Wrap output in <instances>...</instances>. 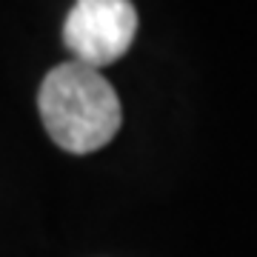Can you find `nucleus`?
<instances>
[{
	"label": "nucleus",
	"mask_w": 257,
	"mask_h": 257,
	"mask_svg": "<svg viewBox=\"0 0 257 257\" xmlns=\"http://www.w3.org/2000/svg\"><path fill=\"white\" fill-rule=\"evenodd\" d=\"M138 32V12L128 0H74L63 26V43L86 66L103 69L123 57Z\"/></svg>",
	"instance_id": "2"
},
{
	"label": "nucleus",
	"mask_w": 257,
	"mask_h": 257,
	"mask_svg": "<svg viewBox=\"0 0 257 257\" xmlns=\"http://www.w3.org/2000/svg\"><path fill=\"white\" fill-rule=\"evenodd\" d=\"M37 109L49 138L72 155H89L109 143L123 111L111 83L100 69L80 60L60 63L43 77Z\"/></svg>",
	"instance_id": "1"
}]
</instances>
